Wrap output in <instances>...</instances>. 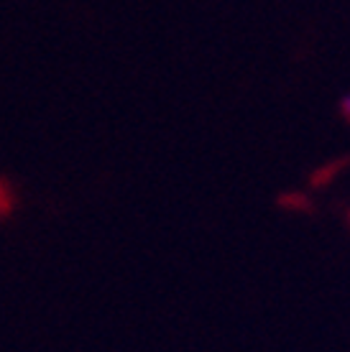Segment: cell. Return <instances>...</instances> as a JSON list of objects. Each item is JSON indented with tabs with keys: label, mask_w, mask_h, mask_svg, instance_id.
Wrapping results in <instances>:
<instances>
[{
	"label": "cell",
	"mask_w": 350,
	"mask_h": 352,
	"mask_svg": "<svg viewBox=\"0 0 350 352\" xmlns=\"http://www.w3.org/2000/svg\"><path fill=\"white\" fill-rule=\"evenodd\" d=\"M16 210V189L6 176H0V220H6Z\"/></svg>",
	"instance_id": "obj_1"
},
{
	"label": "cell",
	"mask_w": 350,
	"mask_h": 352,
	"mask_svg": "<svg viewBox=\"0 0 350 352\" xmlns=\"http://www.w3.org/2000/svg\"><path fill=\"white\" fill-rule=\"evenodd\" d=\"M342 110H345V115H350V97L342 100Z\"/></svg>",
	"instance_id": "obj_2"
}]
</instances>
